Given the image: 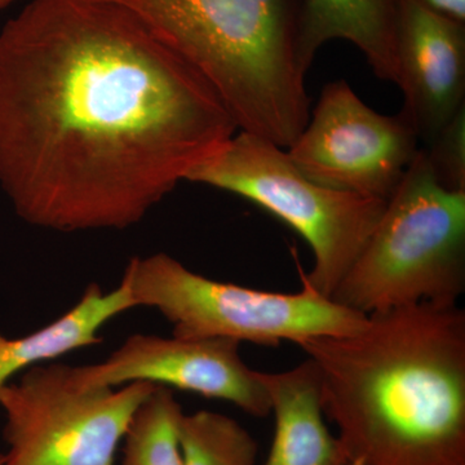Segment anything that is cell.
I'll return each mask as SVG.
<instances>
[{
  "instance_id": "obj_1",
  "label": "cell",
  "mask_w": 465,
  "mask_h": 465,
  "mask_svg": "<svg viewBox=\"0 0 465 465\" xmlns=\"http://www.w3.org/2000/svg\"><path fill=\"white\" fill-rule=\"evenodd\" d=\"M237 130L203 76L113 3L32 0L0 30V189L27 224L130 228Z\"/></svg>"
},
{
  "instance_id": "obj_2",
  "label": "cell",
  "mask_w": 465,
  "mask_h": 465,
  "mask_svg": "<svg viewBox=\"0 0 465 465\" xmlns=\"http://www.w3.org/2000/svg\"><path fill=\"white\" fill-rule=\"evenodd\" d=\"M299 347L351 465H465V312L430 302Z\"/></svg>"
},
{
  "instance_id": "obj_3",
  "label": "cell",
  "mask_w": 465,
  "mask_h": 465,
  "mask_svg": "<svg viewBox=\"0 0 465 465\" xmlns=\"http://www.w3.org/2000/svg\"><path fill=\"white\" fill-rule=\"evenodd\" d=\"M127 9L203 76L238 130L287 149L311 116L300 0H101Z\"/></svg>"
},
{
  "instance_id": "obj_4",
  "label": "cell",
  "mask_w": 465,
  "mask_h": 465,
  "mask_svg": "<svg viewBox=\"0 0 465 465\" xmlns=\"http://www.w3.org/2000/svg\"><path fill=\"white\" fill-rule=\"evenodd\" d=\"M464 290L465 192L440 185L420 148L331 299L370 316L457 305Z\"/></svg>"
},
{
  "instance_id": "obj_5",
  "label": "cell",
  "mask_w": 465,
  "mask_h": 465,
  "mask_svg": "<svg viewBox=\"0 0 465 465\" xmlns=\"http://www.w3.org/2000/svg\"><path fill=\"white\" fill-rule=\"evenodd\" d=\"M122 282L134 308L158 311L177 338L299 345L321 336L349 335L367 322L365 314L342 307L302 281L296 293L249 289L194 273L163 252L131 259Z\"/></svg>"
},
{
  "instance_id": "obj_6",
  "label": "cell",
  "mask_w": 465,
  "mask_h": 465,
  "mask_svg": "<svg viewBox=\"0 0 465 465\" xmlns=\"http://www.w3.org/2000/svg\"><path fill=\"white\" fill-rule=\"evenodd\" d=\"M186 182L252 202L307 241L314 264L302 282L331 299L387 207V201L336 191L308 179L286 150L241 131L198 164Z\"/></svg>"
},
{
  "instance_id": "obj_7",
  "label": "cell",
  "mask_w": 465,
  "mask_h": 465,
  "mask_svg": "<svg viewBox=\"0 0 465 465\" xmlns=\"http://www.w3.org/2000/svg\"><path fill=\"white\" fill-rule=\"evenodd\" d=\"M155 387L91 384L65 363L32 367L0 388L3 465H114L134 412Z\"/></svg>"
},
{
  "instance_id": "obj_8",
  "label": "cell",
  "mask_w": 465,
  "mask_h": 465,
  "mask_svg": "<svg viewBox=\"0 0 465 465\" xmlns=\"http://www.w3.org/2000/svg\"><path fill=\"white\" fill-rule=\"evenodd\" d=\"M419 143L402 110L381 114L348 82L333 81L324 85L313 114L286 153L314 183L388 201L418 155Z\"/></svg>"
},
{
  "instance_id": "obj_9",
  "label": "cell",
  "mask_w": 465,
  "mask_h": 465,
  "mask_svg": "<svg viewBox=\"0 0 465 465\" xmlns=\"http://www.w3.org/2000/svg\"><path fill=\"white\" fill-rule=\"evenodd\" d=\"M85 381L122 387L152 382L232 403L246 414H271V400L259 371L240 356V342L231 339L162 338L134 333L105 361L79 366Z\"/></svg>"
},
{
  "instance_id": "obj_10",
  "label": "cell",
  "mask_w": 465,
  "mask_h": 465,
  "mask_svg": "<svg viewBox=\"0 0 465 465\" xmlns=\"http://www.w3.org/2000/svg\"><path fill=\"white\" fill-rule=\"evenodd\" d=\"M396 57L402 112L427 146L465 108V24L399 0Z\"/></svg>"
},
{
  "instance_id": "obj_11",
  "label": "cell",
  "mask_w": 465,
  "mask_h": 465,
  "mask_svg": "<svg viewBox=\"0 0 465 465\" xmlns=\"http://www.w3.org/2000/svg\"><path fill=\"white\" fill-rule=\"evenodd\" d=\"M259 378L275 419L264 465H351L324 421L320 374L311 358L287 371H259Z\"/></svg>"
},
{
  "instance_id": "obj_12",
  "label": "cell",
  "mask_w": 465,
  "mask_h": 465,
  "mask_svg": "<svg viewBox=\"0 0 465 465\" xmlns=\"http://www.w3.org/2000/svg\"><path fill=\"white\" fill-rule=\"evenodd\" d=\"M399 0H300L299 57L308 73L317 52L345 41L362 52L378 78L397 84Z\"/></svg>"
},
{
  "instance_id": "obj_13",
  "label": "cell",
  "mask_w": 465,
  "mask_h": 465,
  "mask_svg": "<svg viewBox=\"0 0 465 465\" xmlns=\"http://www.w3.org/2000/svg\"><path fill=\"white\" fill-rule=\"evenodd\" d=\"M134 308L130 291L122 281L108 292L94 282L75 305L47 326L21 338H7L0 332V388L32 367L100 344L104 326Z\"/></svg>"
},
{
  "instance_id": "obj_14",
  "label": "cell",
  "mask_w": 465,
  "mask_h": 465,
  "mask_svg": "<svg viewBox=\"0 0 465 465\" xmlns=\"http://www.w3.org/2000/svg\"><path fill=\"white\" fill-rule=\"evenodd\" d=\"M183 414L170 388L157 385L128 425L122 465H183L179 439Z\"/></svg>"
},
{
  "instance_id": "obj_15",
  "label": "cell",
  "mask_w": 465,
  "mask_h": 465,
  "mask_svg": "<svg viewBox=\"0 0 465 465\" xmlns=\"http://www.w3.org/2000/svg\"><path fill=\"white\" fill-rule=\"evenodd\" d=\"M179 439L183 465H256L255 439L237 420L220 412H183Z\"/></svg>"
},
{
  "instance_id": "obj_16",
  "label": "cell",
  "mask_w": 465,
  "mask_h": 465,
  "mask_svg": "<svg viewBox=\"0 0 465 465\" xmlns=\"http://www.w3.org/2000/svg\"><path fill=\"white\" fill-rule=\"evenodd\" d=\"M421 149L440 185L465 192V108Z\"/></svg>"
},
{
  "instance_id": "obj_17",
  "label": "cell",
  "mask_w": 465,
  "mask_h": 465,
  "mask_svg": "<svg viewBox=\"0 0 465 465\" xmlns=\"http://www.w3.org/2000/svg\"><path fill=\"white\" fill-rule=\"evenodd\" d=\"M436 14L465 24V0H416Z\"/></svg>"
},
{
  "instance_id": "obj_18",
  "label": "cell",
  "mask_w": 465,
  "mask_h": 465,
  "mask_svg": "<svg viewBox=\"0 0 465 465\" xmlns=\"http://www.w3.org/2000/svg\"><path fill=\"white\" fill-rule=\"evenodd\" d=\"M14 2L15 0H0V11H2V9L7 8L8 5Z\"/></svg>"
},
{
  "instance_id": "obj_19",
  "label": "cell",
  "mask_w": 465,
  "mask_h": 465,
  "mask_svg": "<svg viewBox=\"0 0 465 465\" xmlns=\"http://www.w3.org/2000/svg\"><path fill=\"white\" fill-rule=\"evenodd\" d=\"M5 463V454H0V465H3Z\"/></svg>"
}]
</instances>
